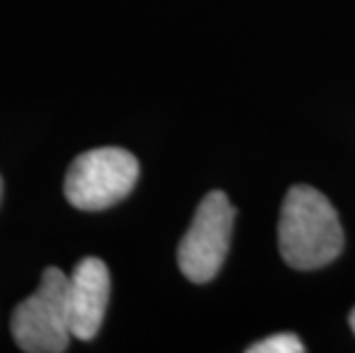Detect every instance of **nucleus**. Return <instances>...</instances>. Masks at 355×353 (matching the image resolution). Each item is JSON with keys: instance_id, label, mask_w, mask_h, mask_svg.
<instances>
[{"instance_id": "8", "label": "nucleus", "mask_w": 355, "mask_h": 353, "mask_svg": "<svg viewBox=\"0 0 355 353\" xmlns=\"http://www.w3.org/2000/svg\"><path fill=\"white\" fill-rule=\"evenodd\" d=\"M0 202H3V177H0Z\"/></svg>"}, {"instance_id": "5", "label": "nucleus", "mask_w": 355, "mask_h": 353, "mask_svg": "<svg viewBox=\"0 0 355 353\" xmlns=\"http://www.w3.org/2000/svg\"><path fill=\"white\" fill-rule=\"evenodd\" d=\"M110 298V273L99 257L80 259L69 275L71 335L80 342L94 340L103 324Z\"/></svg>"}, {"instance_id": "1", "label": "nucleus", "mask_w": 355, "mask_h": 353, "mask_svg": "<svg viewBox=\"0 0 355 353\" xmlns=\"http://www.w3.org/2000/svg\"><path fill=\"white\" fill-rule=\"evenodd\" d=\"M282 259L298 271H316L339 257L344 232L335 207L312 186H293L284 198L277 225Z\"/></svg>"}, {"instance_id": "7", "label": "nucleus", "mask_w": 355, "mask_h": 353, "mask_svg": "<svg viewBox=\"0 0 355 353\" xmlns=\"http://www.w3.org/2000/svg\"><path fill=\"white\" fill-rule=\"evenodd\" d=\"M349 324H351V330L355 333V310L351 312V317H349Z\"/></svg>"}, {"instance_id": "4", "label": "nucleus", "mask_w": 355, "mask_h": 353, "mask_svg": "<svg viewBox=\"0 0 355 353\" xmlns=\"http://www.w3.org/2000/svg\"><path fill=\"white\" fill-rule=\"evenodd\" d=\"M236 209L223 191L204 195L177 250L179 268L195 284L214 280L225 264Z\"/></svg>"}, {"instance_id": "2", "label": "nucleus", "mask_w": 355, "mask_h": 353, "mask_svg": "<svg viewBox=\"0 0 355 353\" xmlns=\"http://www.w3.org/2000/svg\"><path fill=\"white\" fill-rule=\"evenodd\" d=\"M12 337L26 353H62L71 340L69 275L58 266L42 273L40 287L14 307Z\"/></svg>"}, {"instance_id": "3", "label": "nucleus", "mask_w": 355, "mask_h": 353, "mask_svg": "<svg viewBox=\"0 0 355 353\" xmlns=\"http://www.w3.org/2000/svg\"><path fill=\"white\" fill-rule=\"evenodd\" d=\"M138 159L122 147L89 149L73 159L64 177V198L80 212H103L133 191Z\"/></svg>"}, {"instance_id": "6", "label": "nucleus", "mask_w": 355, "mask_h": 353, "mask_svg": "<svg viewBox=\"0 0 355 353\" xmlns=\"http://www.w3.org/2000/svg\"><path fill=\"white\" fill-rule=\"evenodd\" d=\"M305 344L300 342V337L291 335V333H279L273 337H266V340L252 344L248 353H303Z\"/></svg>"}]
</instances>
